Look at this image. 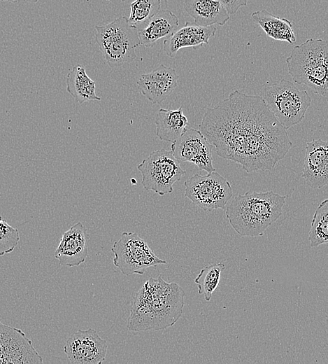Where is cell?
Listing matches in <instances>:
<instances>
[{
	"mask_svg": "<svg viewBox=\"0 0 328 364\" xmlns=\"http://www.w3.org/2000/svg\"><path fill=\"white\" fill-rule=\"evenodd\" d=\"M251 18L269 37L290 44L296 41L292 24L287 19L277 17L264 9L253 12Z\"/></svg>",
	"mask_w": 328,
	"mask_h": 364,
	"instance_id": "cell-20",
	"label": "cell"
},
{
	"mask_svg": "<svg viewBox=\"0 0 328 364\" xmlns=\"http://www.w3.org/2000/svg\"><path fill=\"white\" fill-rule=\"evenodd\" d=\"M63 351L71 363L101 364L106 359L108 344L93 328L79 330L66 340Z\"/></svg>",
	"mask_w": 328,
	"mask_h": 364,
	"instance_id": "cell-10",
	"label": "cell"
},
{
	"mask_svg": "<svg viewBox=\"0 0 328 364\" xmlns=\"http://www.w3.org/2000/svg\"><path fill=\"white\" fill-rule=\"evenodd\" d=\"M288 74L294 83L305 85L326 100L328 97V43L308 38L295 46L286 58Z\"/></svg>",
	"mask_w": 328,
	"mask_h": 364,
	"instance_id": "cell-4",
	"label": "cell"
},
{
	"mask_svg": "<svg viewBox=\"0 0 328 364\" xmlns=\"http://www.w3.org/2000/svg\"><path fill=\"white\" fill-rule=\"evenodd\" d=\"M173 156L179 162L197 166L199 170L211 173L215 171L213 164V146L199 130L187 128L171 146Z\"/></svg>",
	"mask_w": 328,
	"mask_h": 364,
	"instance_id": "cell-11",
	"label": "cell"
},
{
	"mask_svg": "<svg viewBox=\"0 0 328 364\" xmlns=\"http://www.w3.org/2000/svg\"><path fill=\"white\" fill-rule=\"evenodd\" d=\"M216 31L215 25L202 27L186 22L182 28L165 38L164 50L169 57H175L180 48L192 47L196 49L208 44Z\"/></svg>",
	"mask_w": 328,
	"mask_h": 364,
	"instance_id": "cell-16",
	"label": "cell"
},
{
	"mask_svg": "<svg viewBox=\"0 0 328 364\" xmlns=\"http://www.w3.org/2000/svg\"><path fill=\"white\" fill-rule=\"evenodd\" d=\"M286 198L272 190L246 192L233 198L226 216L240 236L260 237L282 215Z\"/></svg>",
	"mask_w": 328,
	"mask_h": 364,
	"instance_id": "cell-3",
	"label": "cell"
},
{
	"mask_svg": "<svg viewBox=\"0 0 328 364\" xmlns=\"http://www.w3.org/2000/svg\"><path fill=\"white\" fill-rule=\"evenodd\" d=\"M262 97L269 110L286 130L302 121L311 104L306 90L299 89L284 78L265 87Z\"/></svg>",
	"mask_w": 328,
	"mask_h": 364,
	"instance_id": "cell-6",
	"label": "cell"
},
{
	"mask_svg": "<svg viewBox=\"0 0 328 364\" xmlns=\"http://www.w3.org/2000/svg\"><path fill=\"white\" fill-rule=\"evenodd\" d=\"M32 341L20 329L0 321V363H42Z\"/></svg>",
	"mask_w": 328,
	"mask_h": 364,
	"instance_id": "cell-12",
	"label": "cell"
},
{
	"mask_svg": "<svg viewBox=\"0 0 328 364\" xmlns=\"http://www.w3.org/2000/svg\"><path fill=\"white\" fill-rule=\"evenodd\" d=\"M199 127L218 155L240 164L247 173L272 169L292 146L262 96L237 90L206 108Z\"/></svg>",
	"mask_w": 328,
	"mask_h": 364,
	"instance_id": "cell-1",
	"label": "cell"
},
{
	"mask_svg": "<svg viewBox=\"0 0 328 364\" xmlns=\"http://www.w3.org/2000/svg\"><path fill=\"white\" fill-rule=\"evenodd\" d=\"M137 169L142 175L143 188L162 196L171 193L173 185L186 174L171 150L165 149L151 152Z\"/></svg>",
	"mask_w": 328,
	"mask_h": 364,
	"instance_id": "cell-7",
	"label": "cell"
},
{
	"mask_svg": "<svg viewBox=\"0 0 328 364\" xmlns=\"http://www.w3.org/2000/svg\"><path fill=\"white\" fill-rule=\"evenodd\" d=\"M87 255V230L78 222L62 234L55 258L62 266L73 267L84 262Z\"/></svg>",
	"mask_w": 328,
	"mask_h": 364,
	"instance_id": "cell-15",
	"label": "cell"
},
{
	"mask_svg": "<svg viewBox=\"0 0 328 364\" xmlns=\"http://www.w3.org/2000/svg\"><path fill=\"white\" fill-rule=\"evenodd\" d=\"M184 185L185 195L206 211L225 209L233 196L229 182L216 171L205 176L194 174Z\"/></svg>",
	"mask_w": 328,
	"mask_h": 364,
	"instance_id": "cell-9",
	"label": "cell"
},
{
	"mask_svg": "<svg viewBox=\"0 0 328 364\" xmlns=\"http://www.w3.org/2000/svg\"><path fill=\"white\" fill-rule=\"evenodd\" d=\"M227 10L229 15L235 14L241 7L245 6L248 0H218Z\"/></svg>",
	"mask_w": 328,
	"mask_h": 364,
	"instance_id": "cell-26",
	"label": "cell"
},
{
	"mask_svg": "<svg viewBox=\"0 0 328 364\" xmlns=\"http://www.w3.org/2000/svg\"><path fill=\"white\" fill-rule=\"evenodd\" d=\"M179 25L178 18L169 10H162L155 15L148 24L138 30L140 46L152 47L157 41L173 34Z\"/></svg>",
	"mask_w": 328,
	"mask_h": 364,
	"instance_id": "cell-18",
	"label": "cell"
},
{
	"mask_svg": "<svg viewBox=\"0 0 328 364\" xmlns=\"http://www.w3.org/2000/svg\"><path fill=\"white\" fill-rule=\"evenodd\" d=\"M108 1H109V0H108ZM120 1H126V0H120Z\"/></svg>",
	"mask_w": 328,
	"mask_h": 364,
	"instance_id": "cell-28",
	"label": "cell"
},
{
	"mask_svg": "<svg viewBox=\"0 0 328 364\" xmlns=\"http://www.w3.org/2000/svg\"><path fill=\"white\" fill-rule=\"evenodd\" d=\"M66 91L80 105L86 102L99 101L96 94V83L87 74L85 67L76 64L66 76Z\"/></svg>",
	"mask_w": 328,
	"mask_h": 364,
	"instance_id": "cell-21",
	"label": "cell"
},
{
	"mask_svg": "<svg viewBox=\"0 0 328 364\" xmlns=\"http://www.w3.org/2000/svg\"><path fill=\"white\" fill-rule=\"evenodd\" d=\"M185 291L161 275L149 278L136 293L127 328L130 331L160 330L173 326L181 317Z\"/></svg>",
	"mask_w": 328,
	"mask_h": 364,
	"instance_id": "cell-2",
	"label": "cell"
},
{
	"mask_svg": "<svg viewBox=\"0 0 328 364\" xmlns=\"http://www.w3.org/2000/svg\"><path fill=\"white\" fill-rule=\"evenodd\" d=\"M183 8L199 26H222L229 20L227 10L218 0H186Z\"/></svg>",
	"mask_w": 328,
	"mask_h": 364,
	"instance_id": "cell-17",
	"label": "cell"
},
{
	"mask_svg": "<svg viewBox=\"0 0 328 364\" xmlns=\"http://www.w3.org/2000/svg\"><path fill=\"white\" fill-rule=\"evenodd\" d=\"M18 1H22V0H0V1H9L11 3H16ZM22 1H29V2H31V3H36L38 1V0H22Z\"/></svg>",
	"mask_w": 328,
	"mask_h": 364,
	"instance_id": "cell-27",
	"label": "cell"
},
{
	"mask_svg": "<svg viewBox=\"0 0 328 364\" xmlns=\"http://www.w3.org/2000/svg\"><path fill=\"white\" fill-rule=\"evenodd\" d=\"M224 269V263H213L202 268L195 278L194 283L197 285L198 293L204 295L207 302L211 300L213 293L218 288Z\"/></svg>",
	"mask_w": 328,
	"mask_h": 364,
	"instance_id": "cell-24",
	"label": "cell"
},
{
	"mask_svg": "<svg viewBox=\"0 0 328 364\" xmlns=\"http://www.w3.org/2000/svg\"><path fill=\"white\" fill-rule=\"evenodd\" d=\"M111 251L114 255L113 265L126 276L142 275L150 267L166 264L136 232H122L120 238L113 243Z\"/></svg>",
	"mask_w": 328,
	"mask_h": 364,
	"instance_id": "cell-8",
	"label": "cell"
},
{
	"mask_svg": "<svg viewBox=\"0 0 328 364\" xmlns=\"http://www.w3.org/2000/svg\"><path fill=\"white\" fill-rule=\"evenodd\" d=\"M95 38L110 67L121 66L136 59L135 52L140 46L138 30L121 16L110 23L95 26Z\"/></svg>",
	"mask_w": 328,
	"mask_h": 364,
	"instance_id": "cell-5",
	"label": "cell"
},
{
	"mask_svg": "<svg viewBox=\"0 0 328 364\" xmlns=\"http://www.w3.org/2000/svg\"><path fill=\"white\" fill-rule=\"evenodd\" d=\"M301 177L312 188L328 184V143L313 139L306 143Z\"/></svg>",
	"mask_w": 328,
	"mask_h": 364,
	"instance_id": "cell-14",
	"label": "cell"
},
{
	"mask_svg": "<svg viewBox=\"0 0 328 364\" xmlns=\"http://www.w3.org/2000/svg\"><path fill=\"white\" fill-rule=\"evenodd\" d=\"M160 0H134L130 4L129 24L139 30L160 10Z\"/></svg>",
	"mask_w": 328,
	"mask_h": 364,
	"instance_id": "cell-23",
	"label": "cell"
},
{
	"mask_svg": "<svg viewBox=\"0 0 328 364\" xmlns=\"http://www.w3.org/2000/svg\"><path fill=\"white\" fill-rule=\"evenodd\" d=\"M19 231L0 216V257L12 252L20 241Z\"/></svg>",
	"mask_w": 328,
	"mask_h": 364,
	"instance_id": "cell-25",
	"label": "cell"
},
{
	"mask_svg": "<svg viewBox=\"0 0 328 364\" xmlns=\"http://www.w3.org/2000/svg\"><path fill=\"white\" fill-rule=\"evenodd\" d=\"M311 248L328 242V200H323L316 209L308 232Z\"/></svg>",
	"mask_w": 328,
	"mask_h": 364,
	"instance_id": "cell-22",
	"label": "cell"
},
{
	"mask_svg": "<svg viewBox=\"0 0 328 364\" xmlns=\"http://www.w3.org/2000/svg\"><path fill=\"white\" fill-rule=\"evenodd\" d=\"M178 79L174 69L160 64L153 71L141 74L136 83L144 97L152 104H159L177 88Z\"/></svg>",
	"mask_w": 328,
	"mask_h": 364,
	"instance_id": "cell-13",
	"label": "cell"
},
{
	"mask_svg": "<svg viewBox=\"0 0 328 364\" xmlns=\"http://www.w3.org/2000/svg\"><path fill=\"white\" fill-rule=\"evenodd\" d=\"M155 123L157 137L171 143L178 139L188 126L183 106L175 110L160 108L155 116Z\"/></svg>",
	"mask_w": 328,
	"mask_h": 364,
	"instance_id": "cell-19",
	"label": "cell"
}]
</instances>
